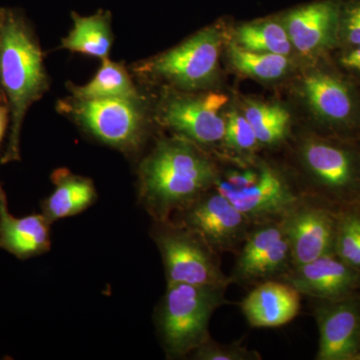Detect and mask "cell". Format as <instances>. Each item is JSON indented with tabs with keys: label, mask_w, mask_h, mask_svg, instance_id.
<instances>
[{
	"label": "cell",
	"mask_w": 360,
	"mask_h": 360,
	"mask_svg": "<svg viewBox=\"0 0 360 360\" xmlns=\"http://www.w3.org/2000/svg\"><path fill=\"white\" fill-rule=\"evenodd\" d=\"M219 176L196 144L181 137L163 139L139 165V201L153 221L169 219L213 188Z\"/></svg>",
	"instance_id": "1"
},
{
	"label": "cell",
	"mask_w": 360,
	"mask_h": 360,
	"mask_svg": "<svg viewBox=\"0 0 360 360\" xmlns=\"http://www.w3.org/2000/svg\"><path fill=\"white\" fill-rule=\"evenodd\" d=\"M0 82L11 111V131L1 165L21 160L23 122L49 89L39 39L22 11L0 7Z\"/></svg>",
	"instance_id": "2"
},
{
	"label": "cell",
	"mask_w": 360,
	"mask_h": 360,
	"mask_svg": "<svg viewBox=\"0 0 360 360\" xmlns=\"http://www.w3.org/2000/svg\"><path fill=\"white\" fill-rule=\"evenodd\" d=\"M226 288L167 284L156 309L155 324L167 359L193 354L210 335V322L215 310L226 303Z\"/></svg>",
	"instance_id": "3"
},
{
	"label": "cell",
	"mask_w": 360,
	"mask_h": 360,
	"mask_svg": "<svg viewBox=\"0 0 360 360\" xmlns=\"http://www.w3.org/2000/svg\"><path fill=\"white\" fill-rule=\"evenodd\" d=\"M300 160L315 189V198L338 208L360 206V144L333 136H310Z\"/></svg>",
	"instance_id": "4"
},
{
	"label": "cell",
	"mask_w": 360,
	"mask_h": 360,
	"mask_svg": "<svg viewBox=\"0 0 360 360\" xmlns=\"http://www.w3.org/2000/svg\"><path fill=\"white\" fill-rule=\"evenodd\" d=\"M214 188L255 225L281 221L302 200L288 179L265 163L219 174Z\"/></svg>",
	"instance_id": "5"
},
{
	"label": "cell",
	"mask_w": 360,
	"mask_h": 360,
	"mask_svg": "<svg viewBox=\"0 0 360 360\" xmlns=\"http://www.w3.org/2000/svg\"><path fill=\"white\" fill-rule=\"evenodd\" d=\"M97 141L122 153H137L146 141L148 120L142 99H77L58 105Z\"/></svg>",
	"instance_id": "6"
},
{
	"label": "cell",
	"mask_w": 360,
	"mask_h": 360,
	"mask_svg": "<svg viewBox=\"0 0 360 360\" xmlns=\"http://www.w3.org/2000/svg\"><path fill=\"white\" fill-rule=\"evenodd\" d=\"M151 238L162 257L167 284L226 288L231 283L220 267L219 253L184 225L170 219L155 221Z\"/></svg>",
	"instance_id": "7"
},
{
	"label": "cell",
	"mask_w": 360,
	"mask_h": 360,
	"mask_svg": "<svg viewBox=\"0 0 360 360\" xmlns=\"http://www.w3.org/2000/svg\"><path fill=\"white\" fill-rule=\"evenodd\" d=\"M221 44L219 28L210 26L165 53L142 61L135 66L134 72L180 89H202L214 77Z\"/></svg>",
	"instance_id": "8"
},
{
	"label": "cell",
	"mask_w": 360,
	"mask_h": 360,
	"mask_svg": "<svg viewBox=\"0 0 360 360\" xmlns=\"http://www.w3.org/2000/svg\"><path fill=\"white\" fill-rule=\"evenodd\" d=\"M170 219L193 231L215 252H236L255 224L213 187Z\"/></svg>",
	"instance_id": "9"
},
{
	"label": "cell",
	"mask_w": 360,
	"mask_h": 360,
	"mask_svg": "<svg viewBox=\"0 0 360 360\" xmlns=\"http://www.w3.org/2000/svg\"><path fill=\"white\" fill-rule=\"evenodd\" d=\"M310 110L328 131V136L356 141L360 131V96L356 87L340 73L310 72L303 82Z\"/></svg>",
	"instance_id": "10"
},
{
	"label": "cell",
	"mask_w": 360,
	"mask_h": 360,
	"mask_svg": "<svg viewBox=\"0 0 360 360\" xmlns=\"http://www.w3.org/2000/svg\"><path fill=\"white\" fill-rule=\"evenodd\" d=\"M238 252L229 276L231 283H260L283 278L293 266L281 221L255 225Z\"/></svg>",
	"instance_id": "11"
},
{
	"label": "cell",
	"mask_w": 360,
	"mask_h": 360,
	"mask_svg": "<svg viewBox=\"0 0 360 360\" xmlns=\"http://www.w3.org/2000/svg\"><path fill=\"white\" fill-rule=\"evenodd\" d=\"M229 96L219 92L169 97L160 111V120L181 139L196 146L224 141L226 118L222 110Z\"/></svg>",
	"instance_id": "12"
},
{
	"label": "cell",
	"mask_w": 360,
	"mask_h": 360,
	"mask_svg": "<svg viewBox=\"0 0 360 360\" xmlns=\"http://www.w3.org/2000/svg\"><path fill=\"white\" fill-rule=\"evenodd\" d=\"M340 210L314 198L302 200L281 220L293 266L335 252Z\"/></svg>",
	"instance_id": "13"
},
{
	"label": "cell",
	"mask_w": 360,
	"mask_h": 360,
	"mask_svg": "<svg viewBox=\"0 0 360 360\" xmlns=\"http://www.w3.org/2000/svg\"><path fill=\"white\" fill-rule=\"evenodd\" d=\"M314 319L319 328L317 360H355L360 352V295L316 300Z\"/></svg>",
	"instance_id": "14"
},
{
	"label": "cell",
	"mask_w": 360,
	"mask_h": 360,
	"mask_svg": "<svg viewBox=\"0 0 360 360\" xmlns=\"http://www.w3.org/2000/svg\"><path fill=\"white\" fill-rule=\"evenodd\" d=\"M283 281L315 300H335L359 292L360 270L331 252L291 267Z\"/></svg>",
	"instance_id": "15"
},
{
	"label": "cell",
	"mask_w": 360,
	"mask_h": 360,
	"mask_svg": "<svg viewBox=\"0 0 360 360\" xmlns=\"http://www.w3.org/2000/svg\"><path fill=\"white\" fill-rule=\"evenodd\" d=\"M341 0H321L286 14L283 25L291 44L307 56H321L338 46Z\"/></svg>",
	"instance_id": "16"
},
{
	"label": "cell",
	"mask_w": 360,
	"mask_h": 360,
	"mask_svg": "<svg viewBox=\"0 0 360 360\" xmlns=\"http://www.w3.org/2000/svg\"><path fill=\"white\" fill-rule=\"evenodd\" d=\"M300 309V293L285 281L270 279L258 283L241 302V311L253 328L285 326Z\"/></svg>",
	"instance_id": "17"
},
{
	"label": "cell",
	"mask_w": 360,
	"mask_h": 360,
	"mask_svg": "<svg viewBox=\"0 0 360 360\" xmlns=\"http://www.w3.org/2000/svg\"><path fill=\"white\" fill-rule=\"evenodd\" d=\"M51 225L42 213L13 217L0 181V250L20 260L44 255L51 248Z\"/></svg>",
	"instance_id": "18"
},
{
	"label": "cell",
	"mask_w": 360,
	"mask_h": 360,
	"mask_svg": "<svg viewBox=\"0 0 360 360\" xmlns=\"http://www.w3.org/2000/svg\"><path fill=\"white\" fill-rule=\"evenodd\" d=\"M54 189L41 202V213L51 224L84 212L96 202L97 193L89 177L58 168L51 174Z\"/></svg>",
	"instance_id": "19"
},
{
	"label": "cell",
	"mask_w": 360,
	"mask_h": 360,
	"mask_svg": "<svg viewBox=\"0 0 360 360\" xmlns=\"http://www.w3.org/2000/svg\"><path fill=\"white\" fill-rule=\"evenodd\" d=\"M73 27L61 41V47L101 60L110 58L112 46L110 11H99L89 16L72 13Z\"/></svg>",
	"instance_id": "20"
},
{
	"label": "cell",
	"mask_w": 360,
	"mask_h": 360,
	"mask_svg": "<svg viewBox=\"0 0 360 360\" xmlns=\"http://www.w3.org/2000/svg\"><path fill=\"white\" fill-rule=\"evenodd\" d=\"M101 68L86 84L71 85L72 97L77 99H142L134 80L122 63L103 59Z\"/></svg>",
	"instance_id": "21"
},
{
	"label": "cell",
	"mask_w": 360,
	"mask_h": 360,
	"mask_svg": "<svg viewBox=\"0 0 360 360\" xmlns=\"http://www.w3.org/2000/svg\"><path fill=\"white\" fill-rule=\"evenodd\" d=\"M243 115L250 122L258 142L262 146L281 143L290 131V112L279 104L248 101Z\"/></svg>",
	"instance_id": "22"
},
{
	"label": "cell",
	"mask_w": 360,
	"mask_h": 360,
	"mask_svg": "<svg viewBox=\"0 0 360 360\" xmlns=\"http://www.w3.org/2000/svg\"><path fill=\"white\" fill-rule=\"evenodd\" d=\"M234 42L248 51L285 56L290 53L293 47L283 23L281 25L274 20L258 21L239 26Z\"/></svg>",
	"instance_id": "23"
},
{
	"label": "cell",
	"mask_w": 360,
	"mask_h": 360,
	"mask_svg": "<svg viewBox=\"0 0 360 360\" xmlns=\"http://www.w3.org/2000/svg\"><path fill=\"white\" fill-rule=\"evenodd\" d=\"M229 58L239 72L267 82L284 77L290 68L288 56L248 51L236 42L229 45Z\"/></svg>",
	"instance_id": "24"
},
{
	"label": "cell",
	"mask_w": 360,
	"mask_h": 360,
	"mask_svg": "<svg viewBox=\"0 0 360 360\" xmlns=\"http://www.w3.org/2000/svg\"><path fill=\"white\" fill-rule=\"evenodd\" d=\"M335 253L350 266L360 270V206L338 212Z\"/></svg>",
	"instance_id": "25"
},
{
	"label": "cell",
	"mask_w": 360,
	"mask_h": 360,
	"mask_svg": "<svg viewBox=\"0 0 360 360\" xmlns=\"http://www.w3.org/2000/svg\"><path fill=\"white\" fill-rule=\"evenodd\" d=\"M224 141L229 148L248 153L259 146L255 129L243 113L233 110L227 115Z\"/></svg>",
	"instance_id": "26"
},
{
	"label": "cell",
	"mask_w": 360,
	"mask_h": 360,
	"mask_svg": "<svg viewBox=\"0 0 360 360\" xmlns=\"http://www.w3.org/2000/svg\"><path fill=\"white\" fill-rule=\"evenodd\" d=\"M360 44V0H341L338 46L350 49Z\"/></svg>",
	"instance_id": "27"
},
{
	"label": "cell",
	"mask_w": 360,
	"mask_h": 360,
	"mask_svg": "<svg viewBox=\"0 0 360 360\" xmlns=\"http://www.w3.org/2000/svg\"><path fill=\"white\" fill-rule=\"evenodd\" d=\"M198 360H259L262 355L240 345H221L210 340L196 348L191 354Z\"/></svg>",
	"instance_id": "28"
},
{
	"label": "cell",
	"mask_w": 360,
	"mask_h": 360,
	"mask_svg": "<svg viewBox=\"0 0 360 360\" xmlns=\"http://www.w3.org/2000/svg\"><path fill=\"white\" fill-rule=\"evenodd\" d=\"M338 63L350 75L360 78V44L350 49H341Z\"/></svg>",
	"instance_id": "29"
},
{
	"label": "cell",
	"mask_w": 360,
	"mask_h": 360,
	"mask_svg": "<svg viewBox=\"0 0 360 360\" xmlns=\"http://www.w3.org/2000/svg\"><path fill=\"white\" fill-rule=\"evenodd\" d=\"M11 120V111L7 104H0V146L4 141V135L6 134V129Z\"/></svg>",
	"instance_id": "30"
},
{
	"label": "cell",
	"mask_w": 360,
	"mask_h": 360,
	"mask_svg": "<svg viewBox=\"0 0 360 360\" xmlns=\"http://www.w3.org/2000/svg\"><path fill=\"white\" fill-rule=\"evenodd\" d=\"M0 104H7L6 96L4 94V89H2L1 82H0Z\"/></svg>",
	"instance_id": "31"
},
{
	"label": "cell",
	"mask_w": 360,
	"mask_h": 360,
	"mask_svg": "<svg viewBox=\"0 0 360 360\" xmlns=\"http://www.w3.org/2000/svg\"><path fill=\"white\" fill-rule=\"evenodd\" d=\"M355 360H360V352L359 355H357L356 359H355Z\"/></svg>",
	"instance_id": "32"
},
{
	"label": "cell",
	"mask_w": 360,
	"mask_h": 360,
	"mask_svg": "<svg viewBox=\"0 0 360 360\" xmlns=\"http://www.w3.org/2000/svg\"><path fill=\"white\" fill-rule=\"evenodd\" d=\"M359 295H360V290H359Z\"/></svg>",
	"instance_id": "33"
}]
</instances>
